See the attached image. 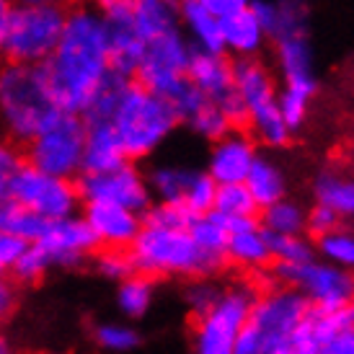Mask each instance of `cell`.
<instances>
[{
  "label": "cell",
  "mask_w": 354,
  "mask_h": 354,
  "mask_svg": "<svg viewBox=\"0 0 354 354\" xmlns=\"http://www.w3.org/2000/svg\"><path fill=\"white\" fill-rule=\"evenodd\" d=\"M50 88L62 111L80 114L111 78L106 13L86 3H70L57 47L44 62Z\"/></svg>",
  "instance_id": "1"
},
{
  "label": "cell",
  "mask_w": 354,
  "mask_h": 354,
  "mask_svg": "<svg viewBox=\"0 0 354 354\" xmlns=\"http://www.w3.org/2000/svg\"><path fill=\"white\" fill-rule=\"evenodd\" d=\"M192 215L176 205L153 202L142 212V225L127 248L135 272L150 279H199L223 269L209 261L189 233Z\"/></svg>",
  "instance_id": "2"
},
{
  "label": "cell",
  "mask_w": 354,
  "mask_h": 354,
  "mask_svg": "<svg viewBox=\"0 0 354 354\" xmlns=\"http://www.w3.org/2000/svg\"><path fill=\"white\" fill-rule=\"evenodd\" d=\"M59 114L62 109L50 88L44 65L0 62V132L6 138L24 148Z\"/></svg>",
  "instance_id": "3"
},
{
  "label": "cell",
  "mask_w": 354,
  "mask_h": 354,
  "mask_svg": "<svg viewBox=\"0 0 354 354\" xmlns=\"http://www.w3.org/2000/svg\"><path fill=\"white\" fill-rule=\"evenodd\" d=\"M106 122L114 127L124 156L132 163L156 156L181 124L171 101L135 80L122 86Z\"/></svg>",
  "instance_id": "4"
},
{
  "label": "cell",
  "mask_w": 354,
  "mask_h": 354,
  "mask_svg": "<svg viewBox=\"0 0 354 354\" xmlns=\"http://www.w3.org/2000/svg\"><path fill=\"white\" fill-rule=\"evenodd\" d=\"M308 308V300L297 290L277 279L261 290L256 287L246 326L238 339V354H285L295 344Z\"/></svg>",
  "instance_id": "5"
},
{
  "label": "cell",
  "mask_w": 354,
  "mask_h": 354,
  "mask_svg": "<svg viewBox=\"0 0 354 354\" xmlns=\"http://www.w3.org/2000/svg\"><path fill=\"white\" fill-rule=\"evenodd\" d=\"M233 88L243 101L248 135L256 140V145L285 148L292 138V129L279 111V88L272 68L259 57L233 59Z\"/></svg>",
  "instance_id": "6"
},
{
  "label": "cell",
  "mask_w": 354,
  "mask_h": 354,
  "mask_svg": "<svg viewBox=\"0 0 354 354\" xmlns=\"http://www.w3.org/2000/svg\"><path fill=\"white\" fill-rule=\"evenodd\" d=\"M254 297L256 287L248 282L220 287L215 300L194 313L192 354H238V339Z\"/></svg>",
  "instance_id": "7"
},
{
  "label": "cell",
  "mask_w": 354,
  "mask_h": 354,
  "mask_svg": "<svg viewBox=\"0 0 354 354\" xmlns=\"http://www.w3.org/2000/svg\"><path fill=\"white\" fill-rule=\"evenodd\" d=\"M65 13H68V6L16 3L0 39V59L44 65L52 50L57 47L62 26H65Z\"/></svg>",
  "instance_id": "8"
},
{
  "label": "cell",
  "mask_w": 354,
  "mask_h": 354,
  "mask_svg": "<svg viewBox=\"0 0 354 354\" xmlns=\"http://www.w3.org/2000/svg\"><path fill=\"white\" fill-rule=\"evenodd\" d=\"M274 65L279 80H282V88L277 93L279 111L290 129L295 132L305 124L315 91H318L315 55L308 34H292V37L274 39Z\"/></svg>",
  "instance_id": "9"
},
{
  "label": "cell",
  "mask_w": 354,
  "mask_h": 354,
  "mask_svg": "<svg viewBox=\"0 0 354 354\" xmlns=\"http://www.w3.org/2000/svg\"><path fill=\"white\" fill-rule=\"evenodd\" d=\"M83 145L86 119L73 111H62L21 150L29 166L62 178H78L83 174Z\"/></svg>",
  "instance_id": "10"
},
{
  "label": "cell",
  "mask_w": 354,
  "mask_h": 354,
  "mask_svg": "<svg viewBox=\"0 0 354 354\" xmlns=\"http://www.w3.org/2000/svg\"><path fill=\"white\" fill-rule=\"evenodd\" d=\"M269 272L277 282L297 290L310 308L346 310L354 297V272L328 264L321 256H313L303 264L272 266Z\"/></svg>",
  "instance_id": "11"
},
{
  "label": "cell",
  "mask_w": 354,
  "mask_h": 354,
  "mask_svg": "<svg viewBox=\"0 0 354 354\" xmlns=\"http://www.w3.org/2000/svg\"><path fill=\"white\" fill-rule=\"evenodd\" d=\"M192 52H194V47L184 37L181 26L166 31L160 37H153L145 41V50H142V57L135 68L132 80L171 101L187 83V68Z\"/></svg>",
  "instance_id": "12"
},
{
  "label": "cell",
  "mask_w": 354,
  "mask_h": 354,
  "mask_svg": "<svg viewBox=\"0 0 354 354\" xmlns=\"http://www.w3.org/2000/svg\"><path fill=\"white\" fill-rule=\"evenodd\" d=\"M10 199L31 209L41 220H59L80 212V192L75 178H62L24 163L8 192Z\"/></svg>",
  "instance_id": "13"
},
{
  "label": "cell",
  "mask_w": 354,
  "mask_h": 354,
  "mask_svg": "<svg viewBox=\"0 0 354 354\" xmlns=\"http://www.w3.org/2000/svg\"><path fill=\"white\" fill-rule=\"evenodd\" d=\"M145 176H148L153 202L176 205L192 217L205 215L212 209L217 184L209 178L207 171L176 166V163H160V166L150 168Z\"/></svg>",
  "instance_id": "14"
},
{
  "label": "cell",
  "mask_w": 354,
  "mask_h": 354,
  "mask_svg": "<svg viewBox=\"0 0 354 354\" xmlns=\"http://www.w3.org/2000/svg\"><path fill=\"white\" fill-rule=\"evenodd\" d=\"M75 181L83 202H111L138 212H145L153 205L148 176L132 160H124L122 166L99 174H80Z\"/></svg>",
  "instance_id": "15"
},
{
  "label": "cell",
  "mask_w": 354,
  "mask_h": 354,
  "mask_svg": "<svg viewBox=\"0 0 354 354\" xmlns=\"http://www.w3.org/2000/svg\"><path fill=\"white\" fill-rule=\"evenodd\" d=\"M34 246L50 259L52 269H57V266H62V269L78 266L83 261H88L91 256L99 251L80 212L59 217V220H47L39 238L34 241Z\"/></svg>",
  "instance_id": "16"
},
{
  "label": "cell",
  "mask_w": 354,
  "mask_h": 354,
  "mask_svg": "<svg viewBox=\"0 0 354 354\" xmlns=\"http://www.w3.org/2000/svg\"><path fill=\"white\" fill-rule=\"evenodd\" d=\"M80 215L86 220L99 251L101 248L127 251L142 225V212L122 205H111V202H83Z\"/></svg>",
  "instance_id": "17"
},
{
  "label": "cell",
  "mask_w": 354,
  "mask_h": 354,
  "mask_svg": "<svg viewBox=\"0 0 354 354\" xmlns=\"http://www.w3.org/2000/svg\"><path fill=\"white\" fill-rule=\"evenodd\" d=\"M227 225V264L238 266L243 272L264 274L272 269V238L266 233L259 217H243V220H225Z\"/></svg>",
  "instance_id": "18"
},
{
  "label": "cell",
  "mask_w": 354,
  "mask_h": 354,
  "mask_svg": "<svg viewBox=\"0 0 354 354\" xmlns=\"http://www.w3.org/2000/svg\"><path fill=\"white\" fill-rule=\"evenodd\" d=\"M256 156H259L256 140L243 129L233 127L227 135L212 142L205 171L215 184H238L246 181Z\"/></svg>",
  "instance_id": "19"
},
{
  "label": "cell",
  "mask_w": 354,
  "mask_h": 354,
  "mask_svg": "<svg viewBox=\"0 0 354 354\" xmlns=\"http://www.w3.org/2000/svg\"><path fill=\"white\" fill-rule=\"evenodd\" d=\"M187 80L194 88L207 96V99L223 104L227 101L236 88H233V59L225 52H192L187 68Z\"/></svg>",
  "instance_id": "20"
},
{
  "label": "cell",
  "mask_w": 354,
  "mask_h": 354,
  "mask_svg": "<svg viewBox=\"0 0 354 354\" xmlns=\"http://www.w3.org/2000/svg\"><path fill=\"white\" fill-rule=\"evenodd\" d=\"M251 10L269 39L308 34L310 0H251Z\"/></svg>",
  "instance_id": "21"
},
{
  "label": "cell",
  "mask_w": 354,
  "mask_h": 354,
  "mask_svg": "<svg viewBox=\"0 0 354 354\" xmlns=\"http://www.w3.org/2000/svg\"><path fill=\"white\" fill-rule=\"evenodd\" d=\"M178 26L194 50L225 52L223 50V21L215 19L199 0H178Z\"/></svg>",
  "instance_id": "22"
},
{
  "label": "cell",
  "mask_w": 354,
  "mask_h": 354,
  "mask_svg": "<svg viewBox=\"0 0 354 354\" xmlns=\"http://www.w3.org/2000/svg\"><path fill=\"white\" fill-rule=\"evenodd\" d=\"M109 52H111V70L132 78L135 68H138L142 50H145V41L140 39V34L135 31V26L129 24L127 13L117 10V13H109Z\"/></svg>",
  "instance_id": "23"
},
{
  "label": "cell",
  "mask_w": 354,
  "mask_h": 354,
  "mask_svg": "<svg viewBox=\"0 0 354 354\" xmlns=\"http://www.w3.org/2000/svg\"><path fill=\"white\" fill-rule=\"evenodd\" d=\"M127 160L117 132L109 122H86V145H83V174H99L117 168Z\"/></svg>",
  "instance_id": "24"
},
{
  "label": "cell",
  "mask_w": 354,
  "mask_h": 354,
  "mask_svg": "<svg viewBox=\"0 0 354 354\" xmlns=\"http://www.w3.org/2000/svg\"><path fill=\"white\" fill-rule=\"evenodd\" d=\"M269 44V34L259 24L254 10H241L223 21V50L233 57H259Z\"/></svg>",
  "instance_id": "25"
},
{
  "label": "cell",
  "mask_w": 354,
  "mask_h": 354,
  "mask_svg": "<svg viewBox=\"0 0 354 354\" xmlns=\"http://www.w3.org/2000/svg\"><path fill=\"white\" fill-rule=\"evenodd\" d=\"M315 205H324L334 212L342 223L354 220V174L326 168L313 181Z\"/></svg>",
  "instance_id": "26"
},
{
  "label": "cell",
  "mask_w": 354,
  "mask_h": 354,
  "mask_svg": "<svg viewBox=\"0 0 354 354\" xmlns=\"http://www.w3.org/2000/svg\"><path fill=\"white\" fill-rule=\"evenodd\" d=\"M124 13L142 41L178 29V3L171 0H132Z\"/></svg>",
  "instance_id": "27"
},
{
  "label": "cell",
  "mask_w": 354,
  "mask_h": 354,
  "mask_svg": "<svg viewBox=\"0 0 354 354\" xmlns=\"http://www.w3.org/2000/svg\"><path fill=\"white\" fill-rule=\"evenodd\" d=\"M243 184L251 192V197H254L259 209L274 205L277 199L287 197L285 171L277 166V160H272L269 156H256L254 166H251Z\"/></svg>",
  "instance_id": "28"
},
{
  "label": "cell",
  "mask_w": 354,
  "mask_h": 354,
  "mask_svg": "<svg viewBox=\"0 0 354 354\" xmlns=\"http://www.w3.org/2000/svg\"><path fill=\"white\" fill-rule=\"evenodd\" d=\"M189 233L194 238V243L199 246V251L215 261L220 269L227 264L225 251H227V225L220 215H215L212 209L205 215H197L189 220Z\"/></svg>",
  "instance_id": "29"
},
{
  "label": "cell",
  "mask_w": 354,
  "mask_h": 354,
  "mask_svg": "<svg viewBox=\"0 0 354 354\" xmlns=\"http://www.w3.org/2000/svg\"><path fill=\"white\" fill-rule=\"evenodd\" d=\"M153 303H156V279L132 272L117 282V305L124 318L138 321L142 315H148Z\"/></svg>",
  "instance_id": "30"
},
{
  "label": "cell",
  "mask_w": 354,
  "mask_h": 354,
  "mask_svg": "<svg viewBox=\"0 0 354 354\" xmlns=\"http://www.w3.org/2000/svg\"><path fill=\"white\" fill-rule=\"evenodd\" d=\"M181 124H187L197 138L207 140V142H215V140H220L233 129V122L225 114V109L220 106L217 101L207 99V96L202 101H197L181 117Z\"/></svg>",
  "instance_id": "31"
},
{
  "label": "cell",
  "mask_w": 354,
  "mask_h": 354,
  "mask_svg": "<svg viewBox=\"0 0 354 354\" xmlns=\"http://www.w3.org/2000/svg\"><path fill=\"white\" fill-rule=\"evenodd\" d=\"M305 215L308 209L295 199L282 197L274 205L259 209V223L269 236H297L305 233Z\"/></svg>",
  "instance_id": "32"
},
{
  "label": "cell",
  "mask_w": 354,
  "mask_h": 354,
  "mask_svg": "<svg viewBox=\"0 0 354 354\" xmlns=\"http://www.w3.org/2000/svg\"><path fill=\"white\" fill-rule=\"evenodd\" d=\"M47 220H41L39 215H34L31 209L19 205L16 199L0 197V233L16 238L21 243H34L39 238L41 227Z\"/></svg>",
  "instance_id": "33"
},
{
  "label": "cell",
  "mask_w": 354,
  "mask_h": 354,
  "mask_svg": "<svg viewBox=\"0 0 354 354\" xmlns=\"http://www.w3.org/2000/svg\"><path fill=\"white\" fill-rule=\"evenodd\" d=\"M315 256H321L328 264H336L342 269L354 272V227L346 223H339L328 233L313 238Z\"/></svg>",
  "instance_id": "34"
},
{
  "label": "cell",
  "mask_w": 354,
  "mask_h": 354,
  "mask_svg": "<svg viewBox=\"0 0 354 354\" xmlns=\"http://www.w3.org/2000/svg\"><path fill=\"white\" fill-rule=\"evenodd\" d=\"M212 212L223 220H243V217H259V207L246 184L238 181V184H217Z\"/></svg>",
  "instance_id": "35"
},
{
  "label": "cell",
  "mask_w": 354,
  "mask_h": 354,
  "mask_svg": "<svg viewBox=\"0 0 354 354\" xmlns=\"http://www.w3.org/2000/svg\"><path fill=\"white\" fill-rule=\"evenodd\" d=\"M93 342L104 352L124 354L138 349L140 331L127 321H104V324L93 326Z\"/></svg>",
  "instance_id": "36"
},
{
  "label": "cell",
  "mask_w": 354,
  "mask_h": 354,
  "mask_svg": "<svg viewBox=\"0 0 354 354\" xmlns=\"http://www.w3.org/2000/svg\"><path fill=\"white\" fill-rule=\"evenodd\" d=\"M50 272H52L50 259L41 254L34 243H26V246L21 248V254L16 256V261H13V266H10L8 277L16 282V285L29 287V285L41 282Z\"/></svg>",
  "instance_id": "37"
},
{
  "label": "cell",
  "mask_w": 354,
  "mask_h": 354,
  "mask_svg": "<svg viewBox=\"0 0 354 354\" xmlns=\"http://www.w3.org/2000/svg\"><path fill=\"white\" fill-rule=\"evenodd\" d=\"M272 238V266H290L303 264L308 259L315 256V243L308 233H297V236H269Z\"/></svg>",
  "instance_id": "38"
},
{
  "label": "cell",
  "mask_w": 354,
  "mask_h": 354,
  "mask_svg": "<svg viewBox=\"0 0 354 354\" xmlns=\"http://www.w3.org/2000/svg\"><path fill=\"white\" fill-rule=\"evenodd\" d=\"M24 163L26 160H24V150L19 142H13L0 132V197H8L10 184H13V178Z\"/></svg>",
  "instance_id": "39"
},
{
  "label": "cell",
  "mask_w": 354,
  "mask_h": 354,
  "mask_svg": "<svg viewBox=\"0 0 354 354\" xmlns=\"http://www.w3.org/2000/svg\"><path fill=\"white\" fill-rule=\"evenodd\" d=\"M93 261H96V269L99 274H104L111 282H119L127 274L135 272L132 266V259H129V251H117V248H101L93 254Z\"/></svg>",
  "instance_id": "40"
},
{
  "label": "cell",
  "mask_w": 354,
  "mask_h": 354,
  "mask_svg": "<svg viewBox=\"0 0 354 354\" xmlns=\"http://www.w3.org/2000/svg\"><path fill=\"white\" fill-rule=\"evenodd\" d=\"M339 223H342V220H339L328 207L313 205L308 209V215H305V233L310 238H318V236H324V233H328L331 227H336Z\"/></svg>",
  "instance_id": "41"
},
{
  "label": "cell",
  "mask_w": 354,
  "mask_h": 354,
  "mask_svg": "<svg viewBox=\"0 0 354 354\" xmlns=\"http://www.w3.org/2000/svg\"><path fill=\"white\" fill-rule=\"evenodd\" d=\"M16 308H19V285L10 277H0V326L8 324Z\"/></svg>",
  "instance_id": "42"
},
{
  "label": "cell",
  "mask_w": 354,
  "mask_h": 354,
  "mask_svg": "<svg viewBox=\"0 0 354 354\" xmlns=\"http://www.w3.org/2000/svg\"><path fill=\"white\" fill-rule=\"evenodd\" d=\"M318 354H354V326L346 324L342 331H336L326 344H321Z\"/></svg>",
  "instance_id": "43"
},
{
  "label": "cell",
  "mask_w": 354,
  "mask_h": 354,
  "mask_svg": "<svg viewBox=\"0 0 354 354\" xmlns=\"http://www.w3.org/2000/svg\"><path fill=\"white\" fill-rule=\"evenodd\" d=\"M199 3L220 21H225V19H230V16L241 13V10L251 8V0H199Z\"/></svg>",
  "instance_id": "44"
},
{
  "label": "cell",
  "mask_w": 354,
  "mask_h": 354,
  "mask_svg": "<svg viewBox=\"0 0 354 354\" xmlns=\"http://www.w3.org/2000/svg\"><path fill=\"white\" fill-rule=\"evenodd\" d=\"M24 246H26V243H21V241H16V238L0 233V277H8L10 266H13L16 256L21 254V248Z\"/></svg>",
  "instance_id": "45"
},
{
  "label": "cell",
  "mask_w": 354,
  "mask_h": 354,
  "mask_svg": "<svg viewBox=\"0 0 354 354\" xmlns=\"http://www.w3.org/2000/svg\"><path fill=\"white\" fill-rule=\"evenodd\" d=\"M93 8H99L101 13H117V10H124V8H129V3L132 0H88Z\"/></svg>",
  "instance_id": "46"
},
{
  "label": "cell",
  "mask_w": 354,
  "mask_h": 354,
  "mask_svg": "<svg viewBox=\"0 0 354 354\" xmlns=\"http://www.w3.org/2000/svg\"><path fill=\"white\" fill-rule=\"evenodd\" d=\"M13 6H16V0H0V39H3V31H6V24H8Z\"/></svg>",
  "instance_id": "47"
},
{
  "label": "cell",
  "mask_w": 354,
  "mask_h": 354,
  "mask_svg": "<svg viewBox=\"0 0 354 354\" xmlns=\"http://www.w3.org/2000/svg\"><path fill=\"white\" fill-rule=\"evenodd\" d=\"M16 3H29V6H70L73 0H16Z\"/></svg>",
  "instance_id": "48"
},
{
  "label": "cell",
  "mask_w": 354,
  "mask_h": 354,
  "mask_svg": "<svg viewBox=\"0 0 354 354\" xmlns=\"http://www.w3.org/2000/svg\"><path fill=\"white\" fill-rule=\"evenodd\" d=\"M285 354H318V352H315V349H308V346H303V344H292Z\"/></svg>",
  "instance_id": "49"
},
{
  "label": "cell",
  "mask_w": 354,
  "mask_h": 354,
  "mask_svg": "<svg viewBox=\"0 0 354 354\" xmlns=\"http://www.w3.org/2000/svg\"><path fill=\"white\" fill-rule=\"evenodd\" d=\"M0 354H13V346H10V342L3 334H0Z\"/></svg>",
  "instance_id": "50"
},
{
  "label": "cell",
  "mask_w": 354,
  "mask_h": 354,
  "mask_svg": "<svg viewBox=\"0 0 354 354\" xmlns=\"http://www.w3.org/2000/svg\"><path fill=\"white\" fill-rule=\"evenodd\" d=\"M346 318H349V324L354 326V297H352V303H349V308H346Z\"/></svg>",
  "instance_id": "51"
},
{
  "label": "cell",
  "mask_w": 354,
  "mask_h": 354,
  "mask_svg": "<svg viewBox=\"0 0 354 354\" xmlns=\"http://www.w3.org/2000/svg\"><path fill=\"white\" fill-rule=\"evenodd\" d=\"M37 354H57V352H37Z\"/></svg>",
  "instance_id": "52"
},
{
  "label": "cell",
  "mask_w": 354,
  "mask_h": 354,
  "mask_svg": "<svg viewBox=\"0 0 354 354\" xmlns=\"http://www.w3.org/2000/svg\"><path fill=\"white\" fill-rule=\"evenodd\" d=\"M171 3H178V0H171Z\"/></svg>",
  "instance_id": "53"
}]
</instances>
